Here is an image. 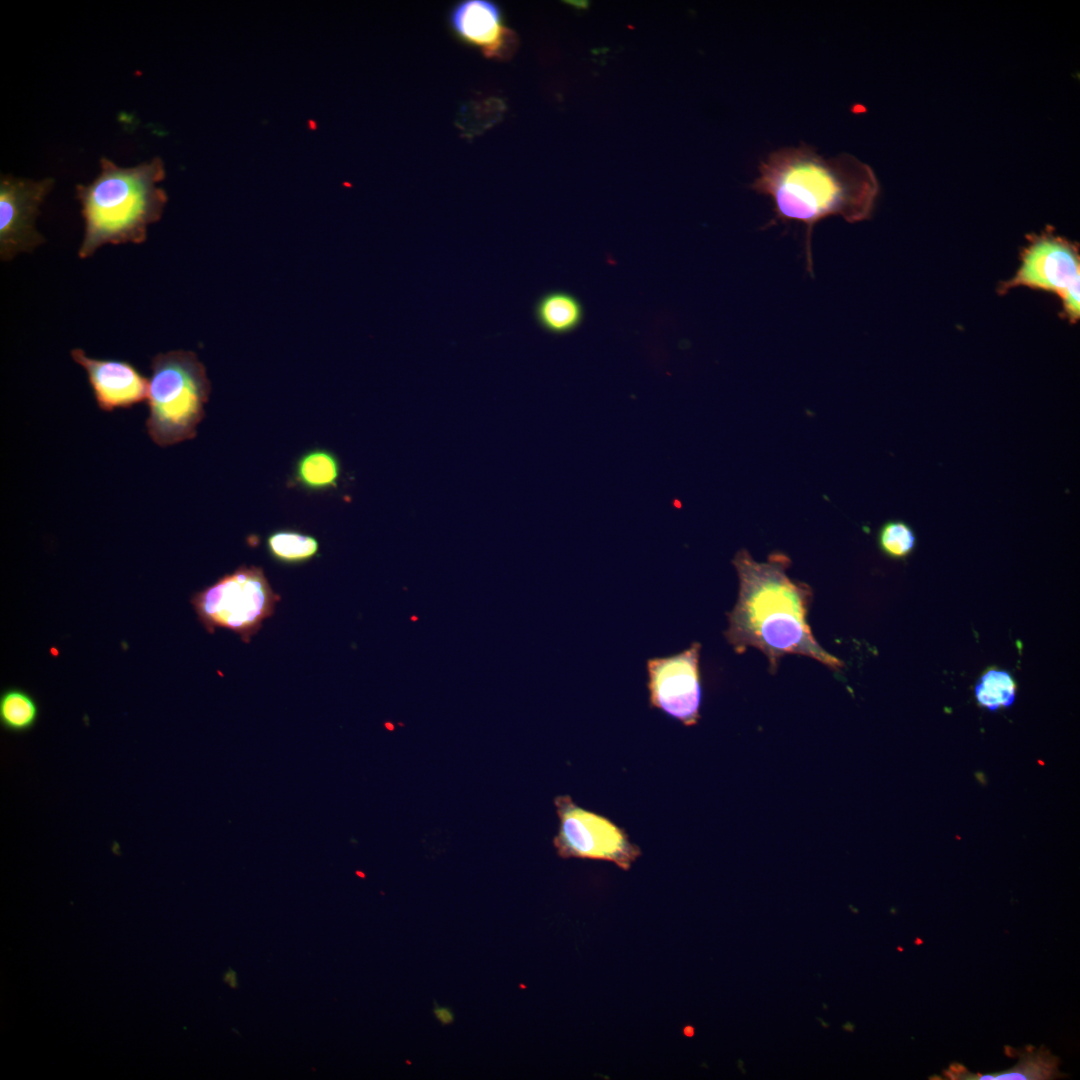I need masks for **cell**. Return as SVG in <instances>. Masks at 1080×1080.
Returning <instances> with one entry per match:
<instances>
[{"mask_svg":"<svg viewBox=\"0 0 1080 1080\" xmlns=\"http://www.w3.org/2000/svg\"><path fill=\"white\" fill-rule=\"evenodd\" d=\"M150 368L149 437L160 447L193 439L211 392L205 366L192 351L172 350L154 356Z\"/></svg>","mask_w":1080,"mask_h":1080,"instance_id":"277c9868","label":"cell"},{"mask_svg":"<svg viewBox=\"0 0 1080 1080\" xmlns=\"http://www.w3.org/2000/svg\"><path fill=\"white\" fill-rule=\"evenodd\" d=\"M533 315L544 331L553 335H566L582 323L584 310L581 301L564 290H550L535 302Z\"/></svg>","mask_w":1080,"mask_h":1080,"instance_id":"7c38bea8","label":"cell"},{"mask_svg":"<svg viewBox=\"0 0 1080 1080\" xmlns=\"http://www.w3.org/2000/svg\"><path fill=\"white\" fill-rule=\"evenodd\" d=\"M1016 690L1012 675L996 667L984 671L974 687L977 703L989 711L1010 707L1015 701Z\"/></svg>","mask_w":1080,"mask_h":1080,"instance_id":"e0dca14e","label":"cell"},{"mask_svg":"<svg viewBox=\"0 0 1080 1080\" xmlns=\"http://www.w3.org/2000/svg\"><path fill=\"white\" fill-rule=\"evenodd\" d=\"M1020 252V266L1015 275L999 284L997 293L1025 286L1054 293L1062 303L1061 317L1070 324L1080 318V254L1079 245L1055 234L1047 227L1039 234L1027 236Z\"/></svg>","mask_w":1080,"mask_h":1080,"instance_id":"8992f818","label":"cell"},{"mask_svg":"<svg viewBox=\"0 0 1080 1080\" xmlns=\"http://www.w3.org/2000/svg\"><path fill=\"white\" fill-rule=\"evenodd\" d=\"M505 108L504 101L496 96L471 99L460 108L456 127L464 138L472 139L499 122Z\"/></svg>","mask_w":1080,"mask_h":1080,"instance_id":"9a60e30c","label":"cell"},{"mask_svg":"<svg viewBox=\"0 0 1080 1080\" xmlns=\"http://www.w3.org/2000/svg\"><path fill=\"white\" fill-rule=\"evenodd\" d=\"M1054 1065L1052 1058H1047L1044 1053L1028 1055L1010 1070L982 1075H970L965 1079L973 1080H1032L1046 1079L1053 1075Z\"/></svg>","mask_w":1080,"mask_h":1080,"instance_id":"d6986e66","label":"cell"},{"mask_svg":"<svg viewBox=\"0 0 1080 1080\" xmlns=\"http://www.w3.org/2000/svg\"><path fill=\"white\" fill-rule=\"evenodd\" d=\"M39 706L27 691L9 687L0 696V723L12 733H25L37 723Z\"/></svg>","mask_w":1080,"mask_h":1080,"instance_id":"2e32d148","label":"cell"},{"mask_svg":"<svg viewBox=\"0 0 1080 1080\" xmlns=\"http://www.w3.org/2000/svg\"><path fill=\"white\" fill-rule=\"evenodd\" d=\"M341 466L338 457L325 448H312L295 461L292 483L307 492H324L337 486Z\"/></svg>","mask_w":1080,"mask_h":1080,"instance_id":"4fadbf2b","label":"cell"},{"mask_svg":"<svg viewBox=\"0 0 1080 1080\" xmlns=\"http://www.w3.org/2000/svg\"><path fill=\"white\" fill-rule=\"evenodd\" d=\"M448 23L457 39L489 59H507L516 49V35L506 26L501 8L493 1H460L451 8Z\"/></svg>","mask_w":1080,"mask_h":1080,"instance_id":"30bf717a","label":"cell"},{"mask_svg":"<svg viewBox=\"0 0 1080 1080\" xmlns=\"http://www.w3.org/2000/svg\"><path fill=\"white\" fill-rule=\"evenodd\" d=\"M559 830L553 843L562 858H587L615 863L628 870L641 855L623 829L608 818L574 803L568 795L554 800Z\"/></svg>","mask_w":1080,"mask_h":1080,"instance_id":"52a82bcc","label":"cell"},{"mask_svg":"<svg viewBox=\"0 0 1080 1080\" xmlns=\"http://www.w3.org/2000/svg\"><path fill=\"white\" fill-rule=\"evenodd\" d=\"M732 563L739 578L738 599L727 614L726 640L738 654L753 647L768 659L771 673L786 654L810 657L833 670L843 662L825 651L815 640L806 617L812 599L811 588L792 580L787 569L790 559L781 552L755 561L747 550L736 553Z\"/></svg>","mask_w":1080,"mask_h":1080,"instance_id":"7a4b0ae2","label":"cell"},{"mask_svg":"<svg viewBox=\"0 0 1080 1080\" xmlns=\"http://www.w3.org/2000/svg\"><path fill=\"white\" fill-rule=\"evenodd\" d=\"M266 549L279 563L300 564L317 556L319 542L314 536L301 531L279 529L267 536Z\"/></svg>","mask_w":1080,"mask_h":1080,"instance_id":"5bb4252c","label":"cell"},{"mask_svg":"<svg viewBox=\"0 0 1080 1080\" xmlns=\"http://www.w3.org/2000/svg\"><path fill=\"white\" fill-rule=\"evenodd\" d=\"M751 189L768 196L777 221L805 224L807 270L813 275L811 239L814 225L829 216L848 223L871 217L879 183L870 166L842 153L825 158L804 143L771 152L758 166Z\"/></svg>","mask_w":1080,"mask_h":1080,"instance_id":"6da1fadb","label":"cell"},{"mask_svg":"<svg viewBox=\"0 0 1080 1080\" xmlns=\"http://www.w3.org/2000/svg\"><path fill=\"white\" fill-rule=\"evenodd\" d=\"M700 651V643L693 642L678 654L650 658L646 663L650 706L685 726L696 725L700 719Z\"/></svg>","mask_w":1080,"mask_h":1080,"instance_id":"ba28073f","label":"cell"},{"mask_svg":"<svg viewBox=\"0 0 1080 1080\" xmlns=\"http://www.w3.org/2000/svg\"><path fill=\"white\" fill-rule=\"evenodd\" d=\"M165 175L159 157L133 167L102 157L97 177L76 187L84 220L78 256L88 258L106 244L143 243L148 226L161 219L168 201L158 185Z\"/></svg>","mask_w":1080,"mask_h":1080,"instance_id":"3957f363","label":"cell"},{"mask_svg":"<svg viewBox=\"0 0 1080 1080\" xmlns=\"http://www.w3.org/2000/svg\"><path fill=\"white\" fill-rule=\"evenodd\" d=\"M70 355L86 371L99 409L111 412L131 408L147 399L149 380L133 364L91 358L80 348L72 349Z\"/></svg>","mask_w":1080,"mask_h":1080,"instance_id":"8fae6325","label":"cell"},{"mask_svg":"<svg viewBox=\"0 0 1080 1080\" xmlns=\"http://www.w3.org/2000/svg\"><path fill=\"white\" fill-rule=\"evenodd\" d=\"M881 552L893 560H904L915 550L917 538L913 528L902 520H889L878 531Z\"/></svg>","mask_w":1080,"mask_h":1080,"instance_id":"ac0fdd59","label":"cell"},{"mask_svg":"<svg viewBox=\"0 0 1080 1080\" xmlns=\"http://www.w3.org/2000/svg\"><path fill=\"white\" fill-rule=\"evenodd\" d=\"M308 128L310 130H316L317 129V123L314 120H309L308 121Z\"/></svg>","mask_w":1080,"mask_h":1080,"instance_id":"44dd1931","label":"cell"},{"mask_svg":"<svg viewBox=\"0 0 1080 1080\" xmlns=\"http://www.w3.org/2000/svg\"><path fill=\"white\" fill-rule=\"evenodd\" d=\"M223 982L228 984L231 988H238L237 973L229 968L223 975Z\"/></svg>","mask_w":1080,"mask_h":1080,"instance_id":"ffe728a7","label":"cell"},{"mask_svg":"<svg viewBox=\"0 0 1080 1080\" xmlns=\"http://www.w3.org/2000/svg\"><path fill=\"white\" fill-rule=\"evenodd\" d=\"M279 599L261 567L242 565L194 593L190 602L209 633L225 628L249 642Z\"/></svg>","mask_w":1080,"mask_h":1080,"instance_id":"5b68a950","label":"cell"},{"mask_svg":"<svg viewBox=\"0 0 1080 1080\" xmlns=\"http://www.w3.org/2000/svg\"><path fill=\"white\" fill-rule=\"evenodd\" d=\"M52 178L32 180L1 174L0 257L9 261L44 243L35 227L40 206L51 191Z\"/></svg>","mask_w":1080,"mask_h":1080,"instance_id":"9c48e42d","label":"cell"}]
</instances>
